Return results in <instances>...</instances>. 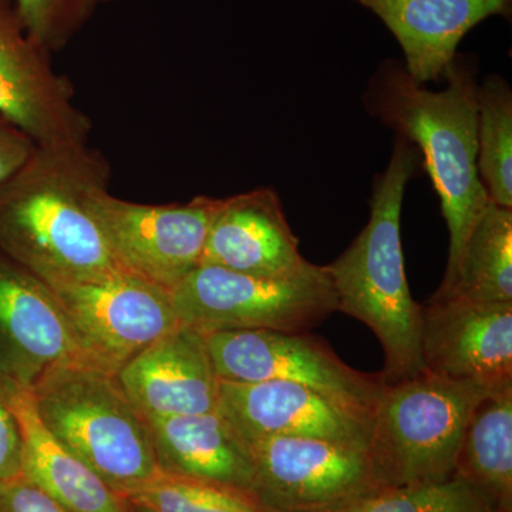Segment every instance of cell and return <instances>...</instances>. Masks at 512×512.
I'll list each match as a JSON object with an SVG mask.
<instances>
[{
    "mask_svg": "<svg viewBox=\"0 0 512 512\" xmlns=\"http://www.w3.org/2000/svg\"><path fill=\"white\" fill-rule=\"evenodd\" d=\"M204 338L218 379L299 384L369 427L386 389L382 376L353 369L309 332L231 330Z\"/></svg>",
    "mask_w": 512,
    "mask_h": 512,
    "instance_id": "52a82bcc",
    "label": "cell"
},
{
    "mask_svg": "<svg viewBox=\"0 0 512 512\" xmlns=\"http://www.w3.org/2000/svg\"><path fill=\"white\" fill-rule=\"evenodd\" d=\"M124 392L144 417L215 412L218 379L204 335L178 326L117 373Z\"/></svg>",
    "mask_w": 512,
    "mask_h": 512,
    "instance_id": "2e32d148",
    "label": "cell"
},
{
    "mask_svg": "<svg viewBox=\"0 0 512 512\" xmlns=\"http://www.w3.org/2000/svg\"><path fill=\"white\" fill-rule=\"evenodd\" d=\"M421 165L420 151L396 137L392 158L373 183L370 218L350 247L326 265L338 311L365 323L384 353L386 384L424 372L421 305L407 284L400 237L404 192Z\"/></svg>",
    "mask_w": 512,
    "mask_h": 512,
    "instance_id": "3957f363",
    "label": "cell"
},
{
    "mask_svg": "<svg viewBox=\"0 0 512 512\" xmlns=\"http://www.w3.org/2000/svg\"><path fill=\"white\" fill-rule=\"evenodd\" d=\"M30 393L50 433L117 494L164 473L147 421L114 373L74 360L50 370Z\"/></svg>",
    "mask_w": 512,
    "mask_h": 512,
    "instance_id": "277c9868",
    "label": "cell"
},
{
    "mask_svg": "<svg viewBox=\"0 0 512 512\" xmlns=\"http://www.w3.org/2000/svg\"><path fill=\"white\" fill-rule=\"evenodd\" d=\"M170 296L181 325L202 335L231 330L309 332L338 312L328 269L312 262L284 276L200 265Z\"/></svg>",
    "mask_w": 512,
    "mask_h": 512,
    "instance_id": "8992f818",
    "label": "cell"
},
{
    "mask_svg": "<svg viewBox=\"0 0 512 512\" xmlns=\"http://www.w3.org/2000/svg\"><path fill=\"white\" fill-rule=\"evenodd\" d=\"M52 291L87 362L114 375L181 326L170 292L128 272Z\"/></svg>",
    "mask_w": 512,
    "mask_h": 512,
    "instance_id": "9c48e42d",
    "label": "cell"
},
{
    "mask_svg": "<svg viewBox=\"0 0 512 512\" xmlns=\"http://www.w3.org/2000/svg\"><path fill=\"white\" fill-rule=\"evenodd\" d=\"M218 198L147 205L97 192L92 211L114 258L128 274L171 292L201 264Z\"/></svg>",
    "mask_w": 512,
    "mask_h": 512,
    "instance_id": "30bf717a",
    "label": "cell"
},
{
    "mask_svg": "<svg viewBox=\"0 0 512 512\" xmlns=\"http://www.w3.org/2000/svg\"><path fill=\"white\" fill-rule=\"evenodd\" d=\"M74 360L86 357L52 288L0 252V380L32 390Z\"/></svg>",
    "mask_w": 512,
    "mask_h": 512,
    "instance_id": "4fadbf2b",
    "label": "cell"
},
{
    "mask_svg": "<svg viewBox=\"0 0 512 512\" xmlns=\"http://www.w3.org/2000/svg\"><path fill=\"white\" fill-rule=\"evenodd\" d=\"M0 117L18 127L36 146L87 144L92 123L74 104L67 77L50 63L15 13L0 5Z\"/></svg>",
    "mask_w": 512,
    "mask_h": 512,
    "instance_id": "8fae6325",
    "label": "cell"
},
{
    "mask_svg": "<svg viewBox=\"0 0 512 512\" xmlns=\"http://www.w3.org/2000/svg\"><path fill=\"white\" fill-rule=\"evenodd\" d=\"M0 512H70L26 477L0 483Z\"/></svg>",
    "mask_w": 512,
    "mask_h": 512,
    "instance_id": "484cf974",
    "label": "cell"
},
{
    "mask_svg": "<svg viewBox=\"0 0 512 512\" xmlns=\"http://www.w3.org/2000/svg\"><path fill=\"white\" fill-rule=\"evenodd\" d=\"M265 512H348L379 491L367 448L302 437L242 440Z\"/></svg>",
    "mask_w": 512,
    "mask_h": 512,
    "instance_id": "ba28073f",
    "label": "cell"
},
{
    "mask_svg": "<svg viewBox=\"0 0 512 512\" xmlns=\"http://www.w3.org/2000/svg\"><path fill=\"white\" fill-rule=\"evenodd\" d=\"M456 474L498 507L512 508V384L487 394L471 413Z\"/></svg>",
    "mask_w": 512,
    "mask_h": 512,
    "instance_id": "44dd1931",
    "label": "cell"
},
{
    "mask_svg": "<svg viewBox=\"0 0 512 512\" xmlns=\"http://www.w3.org/2000/svg\"><path fill=\"white\" fill-rule=\"evenodd\" d=\"M497 512H512V508H500Z\"/></svg>",
    "mask_w": 512,
    "mask_h": 512,
    "instance_id": "f1b7e54d",
    "label": "cell"
},
{
    "mask_svg": "<svg viewBox=\"0 0 512 512\" xmlns=\"http://www.w3.org/2000/svg\"><path fill=\"white\" fill-rule=\"evenodd\" d=\"M117 0H16V18L26 35L46 50L59 52L93 18Z\"/></svg>",
    "mask_w": 512,
    "mask_h": 512,
    "instance_id": "d4e9b609",
    "label": "cell"
},
{
    "mask_svg": "<svg viewBox=\"0 0 512 512\" xmlns=\"http://www.w3.org/2000/svg\"><path fill=\"white\" fill-rule=\"evenodd\" d=\"M0 393L18 421L23 477L70 512H127L121 495L50 433L30 390L0 380Z\"/></svg>",
    "mask_w": 512,
    "mask_h": 512,
    "instance_id": "ac0fdd59",
    "label": "cell"
},
{
    "mask_svg": "<svg viewBox=\"0 0 512 512\" xmlns=\"http://www.w3.org/2000/svg\"><path fill=\"white\" fill-rule=\"evenodd\" d=\"M497 503L460 476L440 483L380 488L348 512H497Z\"/></svg>",
    "mask_w": 512,
    "mask_h": 512,
    "instance_id": "cb8c5ba5",
    "label": "cell"
},
{
    "mask_svg": "<svg viewBox=\"0 0 512 512\" xmlns=\"http://www.w3.org/2000/svg\"><path fill=\"white\" fill-rule=\"evenodd\" d=\"M491 392L483 384L444 379L426 370L386 384L367 444L380 487L440 483L456 476L468 420Z\"/></svg>",
    "mask_w": 512,
    "mask_h": 512,
    "instance_id": "5b68a950",
    "label": "cell"
},
{
    "mask_svg": "<svg viewBox=\"0 0 512 512\" xmlns=\"http://www.w3.org/2000/svg\"><path fill=\"white\" fill-rule=\"evenodd\" d=\"M430 299L512 302V210L488 202L468 235L456 271Z\"/></svg>",
    "mask_w": 512,
    "mask_h": 512,
    "instance_id": "ffe728a7",
    "label": "cell"
},
{
    "mask_svg": "<svg viewBox=\"0 0 512 512\" xmlns=\"http://www.w3.org/2000/svg\"><path fill=\"white\" fill-rule=\"evenodd\" d=\"M421 362L426 372L483 384H512V302L444 299L421 305Z\"/></svg>",
    "mask_w": 512,
    "mask_h": 512,
    "instance_id": "7c38bea8",
    "label": "cell"
},
{
    "mask_svg": "<svg viewBox=\"0 0 512 512\" xmlns=\"http://www.w3.org/2000/svg\"><path fill=\"white\" fill-rule=\"evenodd\" d=\"M476 74L473 60L456 55L444 73L446 89L430 92L389 60L363 97L372 116L417 147L439 194L450 235L443 281L456 271L468 235L491 201L477 168Z\"/></svg>",
    "mask_w": 512,
    "mask_h": 512,
    "instance_id": "7a4b0ae2",
    "label": "cell"
},
{
    "mask_svg": "<svg viewBox=\"0 0 512 512\" xmlns=\"http://www.w3.org/2000/svg\"><path fill=\"white\" fill-rule=\"evenodd\" d=\"M121 498L127 512H265L239 491L168 473Z\"/></svg>",
    "mask_w": 512,
    "mask_h": 512,
    "instance_id": "603a6c76",
    "label": "cell"
},
{
    "mask_svg": "<svg viewBox=\"0 0 512 512\" xmlns=\"http://www.w3.org/2000/svg\"><path fill=\"white\" fill-rule=\"evenodd\" d=\"M144 419L164 473L222 485L251 498L247 447L218 410Z\"/></svg>",
    "mask_w": 512,
    "mask_h": 512,
    "instance_id": "d6986e66",
    "label": "cell"
},
{
    "mask_svg": "<svg viewBox=\"0 0 512 512\" xmlns=\"http://www.w3.org/2000/svg\"><path fill=\"white\" fill-rule=\"evenodd\" d=\"M477 168L490 200L512 210V92L491 74L477 89Z\"/></svg>",
    "mask_w": 512,
    "mask_h": 512,
    "instance_id": "7402d4cb",
    "label": "cell"
},
{
    "mask_svg": "<svg viewBox=\"0 0 512 512\" xmlns=\"http://www.w3.org/2000/svg\"><path fill=\"white\" fill-rule=\"evenodd\" d=\"M217 410L242 440L302 437L363 448L369 444V426L308 387L282 380H220Z\"/></svg>",
    "mask_w": 512,
    "mask_h": 512,
    "instance_id": "5bb4252c",
    "label": "cell"
},
{
    "mask_svg": "<svg viewBox=\"0 0 512 512\" xmlns=\"http://www.w3.org/2000/svg\"><path fill=\"white\" fill-rule=\"evenodd\" d=\"M23 476V443L18 421L0 393V483Z\"/></svg>",
    "mask_w": 512,
    "mask_h": 512,
    "instance_id": "4316f807",
    "label": "cell"
},
{
    "mask_svg": "<svg viewBox=\"0 0 512 512\" xmlns=\"http://www.w3.org/2000/svg\"><path fill=\"white\" fill-rule=\"evenodd\" d=\"M396 36L407 74L419 86L443 79L468 30L490 16H511L512 0H355Z\"/></svg>",
    "mask_w": 512,
    "mask_h": 512,
    "instance_id": "e0dca14e",
    "label": "cell"
},
{
    "mask_svg": "<svg viewBox=\"0 0 512 512\" xmlns=\"http://www.w3.org/2000/svg\"><path fill=\"white\" fill-rule=\"evenodd\" d=\"M309 264L272 188L218 198L200 265L258 276H284Z\"/></svg>",
    "mask_w": 512,
    "mask_h": 512,
    "instance_id": "9a60e30c",
    "label": "cell"
},
{
    "mask_svg": "<svg viewBox=\"0 0 512 512\" xmlns=\"http://www.w3.org/2000/svg\"><path fill=\"white\" fill-rule=\"evenodd\" d=\"M109 184L106 157L87 144L37 146L0 185V252L49 288L126 272L92 211Z\"/></svg>",
    "mask_w": 512,
    "mask_h": 512,
    "instance_id": "6da1fadb",
    "label": "cell"
},
{
    "mask_svg": "<svg viewBox=\"0 0 512 512\" xmlns=\"http://www.w3.org/2000/svg\"><path fill=\"white\" fill-rule=\"evenodd\" d=\"M36 147L23 131L0 117V185L5 184L28 163Z\"/></svg>",
    "mask_w": 512,
    "mask_h": 512,
    "instance_id": "83f0119b",
    "label": "cell"
}]
</instances>
